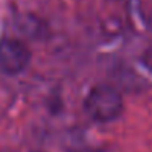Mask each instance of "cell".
I'll return each instance as SVG.
<instances>
[{
  "label": "cell",
  "instance_id": "obj_1",
  "mask_svg": "<svg viewBox=\"0 0 152 152\" xmlns=\"http://www.w3.org/2000/svg\"><path fill=\"white\" fill-rule=\"evenodd\" d=\"M123 98L110 85H96L85 98V111L96 121H113L123 113Z\"/></svg>",
  "mask_w": 152,
  "mask_h": 152
},
{
  "label": "cell",
  "instance_id": "obj_2",
  "mask_svg": "<svg viewBox=\"0 0 152 152\" xmlns=\"http://www.w3.org/2000/svg\"><path fill=\"white\" fill-rule=\"evenodd\" d=\"M30 49L21 41L5 38L0 41V72L7 75H17L23 72L30 64Z\"/></svg>",
  "mask_w": 152,
  "mask_h": 152
}]
</instances>
